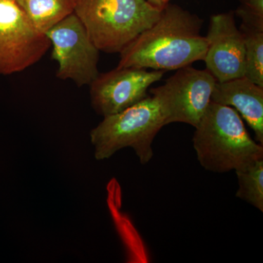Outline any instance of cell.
I'll use <instances>...</instances> for the list:
<instances>
[{
  "label": "cell",
  "mask_w": 263,
  "mask_h": 263,
  "mask_svg": "<svg viewBox=\"0 0 263 263\" xmlns=\"http://www.w3.org/2000/svg\"><path fill=\"white\" fill-rule=\"evenodd\" d=\"M216 83L206 70L190 66L177 70L165 84L151 89L160 103L166 124L179 122L196 127L212 101Z\"/></svg>",
  "instance_id": "7"
},
{
  "label": "cell",
  "mask_w": 263,
  "mask_h": 263,
  "mask_svg": "<svg viewBox=\"0 0 263 263\" xmlns=\"http://www.w3.org/2000/svg\"><path fill=\"white\" fill-rule=\"evenodd\" d=\"M51 48L13 0H0V75L22 72L37 63Z\"/></svg>",
  "instance_id": "5"
},
{
  "label": "cell",
  "mask_w": 263,
  "mask_h": 263,
  "mask_svg": "<svg viewBox=\"0 0 263 263\" xmlns=\"http://www.w3.org/2000/svg\"><path fill=\"white\" fill-rule=\"evenodd\" d=\"M162 3H163V5L164 6H165L167 4V3H169L171 1V0H162Z\"/></svg>",
  "instance_id": "16"
},
{
  "label": "cell",
  "mask_w": 263,
  "mask_h": 263,
  "mask_svg": "<svg viewBox=\"0 0 263 263\" xmlns=\"http://www.w3.org/2000/svg\"><path fill=\"white\" fill-rule=\"evenodd\" d=\"M238 179L236 197L263 212V160L235 171Z\"/></svg>",
  "instance_id": "13"
},
{
  "label": "cell",
  "mask_w": 263,
  "mask_h": 263,
  "mask_svg": "<svg viewBox=\"0 0 263 263\" xmlns=\"http://www.w3.org/2000/svg\"><path fill=\"white\" fill-rule=\"evenodd\" d=\"M51 43V57L58 63L57 77L89 85L99 75V49L79 17L72 13L46 32Z\"/></svg>",
  "instance_id": "6"
},
{
  "label": "cell",
  "mask_w": 263,
  "mask_h": 263,
  "mask_svg": "<svg viewBox=\"0 0 263 263\" xmlns=\"http://www.w3.org/2000/svg\"><path fill=\"white\" fill-rule=\"evenodd\" d=\"M33 25L46 33L48 29L73 13L76 0H13Z\"/></svg>",
  "instance_id": "11"
},
{
  "label": "cell",
  "mask_w": 263,
  "mask_h": 263,
  "mask_svg": "<svg viewBox=\"0 0 263 263\" xmlns=\"http://www.w3.org/2000/svg\"><path fill=\"white\" fill-rule=\"evenodd\" d=\"M195 128L193 147L204 169L224 174L263 160V146L250 136L240 114L211 101Z\"/></svg>",
  "instance_id": "2"
},
{
  "label": "cell",
  "mask_w": 263,
  "mask_h": 263,
  "mask_svg": "<svg viewBox=\"0 0 263 263\" xmlns=\"http://www.w3.org/2000/svg\"><path fill=\"white\" fill-rule=\"evenodd\" d=\"M148 0H76L74 13L99 51L120 53L160 17Z\"/></svg>",
  "instance_id": "3"
},
{
  "label": "cell",
  "mask_w": 263,
  "mask_h": 263,
  "mask_svg": "<svg viewBox=\"0 0 263 263\" xmlns=\"http://www.w3.org/2000/svg\"><path fill=\"white\" fill-rule=\"evenodd\" d=\"M239 6L234 12L243 24L263 29V0H238Z\"/></svg>",
  "instance_id": "14"
},
{
  "label": "cell",
  "mask_w": 263,
  "mask_h": 263,
  "mask_svg": "<svg viewBox=\"0 0 263 263\" xmlns=\"http://www.w3.org/2000/svg\"><path fill=\"white\" fill-rule=\"evenodd\" d=\"M212 101L232 107L253 130L256 141L263 145V88L247 79L216 81Z\"/></svg>",
  "instance_id": "10"
},
{
  "label": "cell",
  "mask_w": 263,
  "mask_h": 263,
  "mask_svg": "<svg viewBox=\"0 0 263 263\" xmlns=\"http://www.w3.org/2000/svg\"><path fill=\"white\" fill-rule=\"evenodd\" d=\"M148 2H149L151 4L153 5L154 6L160 8V9H162L164 7L162 0H148Z\"/></svg>",
  "instance_id": "15"
},
{
  "label": "cell",
  "mask_w": 263,
  "mask_h": 263,
  "mask_svg": "<svg viewBox=\"0 0 263 263\" xmlns=\"http://www.w3.org/2000/svg\"><path fill=\"white\" fill-rule=\"evenodd\" d=\"M245 43V77L263 88V29L242 23Z\"/></svg>",
  "instance_id": "12"
},
{
  "label": "cell",
  "mask_w": 263,
  "mask_h": 263,
  "mask_svg": "<svg viewBox=\"0 0 263 263\" xmlns=\"http://www.w3.org/2000/svg\"><path fill=\"white\" fill-rule=\"evenodd\" d=\"M164 74L163 70L137 67H117L99 73L89 85L91 106L103 117L119 113L146 98L148 88Z\"/></svg>",
  "instance_id": "8"
},
{
  "label": "cell",
  "mask_w": 263,
  "mask_h": 263,
  "mask_svg": "<svg viewBox=\"0 0 263 263\" xmlns=\"http://www.w3.org/2000/svg\"><path fill=\"white\" fill-rule=\"evenodd\" d=\"M202 24L197 15L167 3L155 23L119 53L117 67L177 70L204 60L208 42Z\"/></svg>",
  "instance_id": "1"
},
{
  "label": "cell",
  "mask_w": 263,
  "mask_h": 263,
  "mask_svg": "<svg viewBox=\"0 0 263 263\" xmlns=\"http://www.w3.org/2000/svg\"><path fill=\"white\" fill-rule=\"evenodd\" d=\"M206 37L203 61L217 82L245 76V39L237 28L233 11L212 15Z\"/></svg>",
  "instance_id": "9"
},
{
  "label": "cell",
  "mask_w": 263,
  "mask_h": 263,
  "mask_svg": "<svg viewBox=\"0 0 263 263\" xmlns=\"http://www.w3.org/2000/svg\"><path fill=\"white\" fill-rule=\"evenodd\" d=\"M167 125L160 103L147 96L125 110L103 117L91 129L90 139L97 160L110 158L124 148H133L142 164L153 157L152 143L159 131Z\"/></svg>",
  "instance_id": "4"
}]
</instances>
